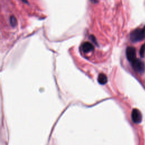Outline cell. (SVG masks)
<instances>
[{
    "label": "cell",
    "instance_id": "1",
    "mask_svg": "<svg viewBox=\"0 0 145 145\" xmlns=\"http://www.w3.org/2000/svg\"><path fill=\"white\" fill-rule=\"evenodd\" d=\"M145 38V27L137 28L133 31L130 35V39L133 42L140 41Z\"/></svg>",
    "mask_w": 145,
    "mask_h": 145
},
{
    "label": "cell",
    "instance_id": "2",
    "mask_svg": "<svg viewBox=\"0 0 145 145\" xmlns=\"http://www.w3.org/2000/svg\"><path fill=\"white\" fill-rule=\"evenodd\" d=\"M131 65L133 69L136 71L141 74L143 73L144 71V65L141 60L137 58L133 62H131Z\"/></svg>",
    "mask_w": 145,
    "mask_h": 145
},
{
    "label": "cell",
    "instance_id": "3",
    "mask_svg": "<svg viewBox=\"0 0 145 145\" xmlns=\"http://www.w3.org/2000/svg\"><path fill=\"white\" fill-rule=\"evenodd\" d=\"M126 55L127 59L131 63L137 59L136 50L134 47H132V46L128 47L126 50Z\"/></svg>",
    "mask_w": 145,
    "mask_h": 145
},
{
    "label": "cell",
    "instance_id": "4",
    "mask_svg": "<svg viewBox=\"0 0 145 145\" xmlns=\"http://www.w3.org/2000/svg\"><path fill=\"white\" fill-rule=\"evenodd\" d=\"M131 118L134 123H140L142 120V116L140 112L137 109H134L131 112Z\"/></svg>",
    "mask_w": 145,
    "mask_h": 145
},
{
    "label": "cell",
    "instance_id": "5",
    "mask_svg": "<svg viewBox=\"0 0 145 145\" xmlns=\"http://www.w3.org/2000/svg\"><path fill=\"white\" fill-rule=\"evenodd\" d=\"M81 48L84 53H88L92 51L94 49V47L89 42L86 41L82 44Z\"/></svg>",
    "mask_w": 145,
    "mask_h": 145
},
{
    "label": "cell",
    "instance_id": "6",
    "mask_svg": "<svg viewBox=\"0 0 145 145\" xmlns=\"http://www.w3.org/2000/svg\"><path fill=\"white\" fill-rule=\"evenodd\" d=\"M97 81L100 84H105L107 82L108 79L105 74L101 73L99 75L97 78Z\"/></svg>",
    "mask_w": 145,
    "mask_h": 145
},
{
    "label": "cell",
    "instance_id": "7",
    "mask_svg": "<svg viewBox=\"0 0 145 145\" xmlns=\"http://www.w3.org/2000/svg\"><path fill=\"white\" fill-rule=\"evenodd\" d=\"M144 53H145V44L142 45L141 46L140 50H139V54L141 57H143L144 56Z\"/></svg>",
    "mask_w": 145,
    "mask_h": 145
},
{
    "label": "cell",
    "instance_id": "8",
    "mask_svg": "<svg viewBox=\"0 0 145 145\" xmlns=\"http://www.w3.org/2000/svg\"><path fill=\"white\" fill-rule=\"evenodd\" d=\"M10 24L12 27H15L17 24L16 19L14 16H11L10 19Z\"/></svg>",
    "mask_w": 145,
    "mask_h": 145
},
{
    "label": "cell",
    "instance_id": "9",
    "mask_svg": "<svg viewBox=\"0 0 145 145\" xmlns=\"http://www.w3.org/2000/svg\"><path fill=\"white\" fill-rule=\"evenodd\" d=\"M92 3H96L99 1V0H90Z\"/></svg>",
    "mask_w": 145,
    "mask_h": 145
}]
</instances>
